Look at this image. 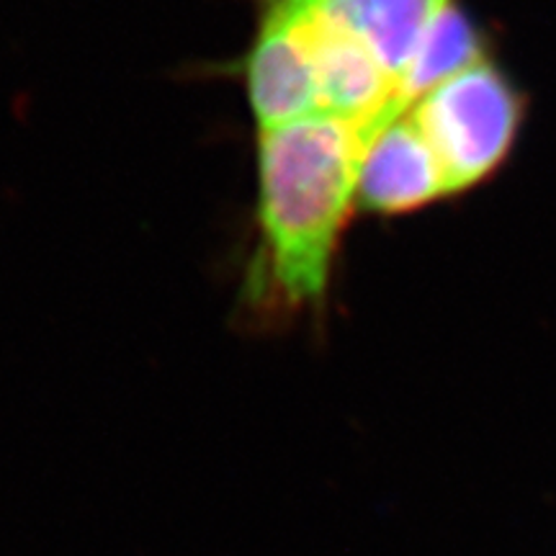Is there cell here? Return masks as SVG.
<instances>
[{
  "mask_svg": "<svg viewBox=\"0 0 556 556\" xmlns=\"http://www.w3.org/2000/svg\"><path fill=\"white\" fill-rule=\"evenodd\" d=\"M486 60V41L479 26L469 18V13L451 3L446 11L433 21L420 47H417L413 62L405 70L400 83V103L409 109L413 103L446 83L464 70L479 65Z\"/></svg>",
  "mask_w": 556,
  "mask_h": 556,
  "instance_id": "8992f818",
  "label": "cell"
},
{
  "mask_svg": "<svg viewBox=\"0 0 556 556\" xmlns=\"http://www.w3.org/2000/svg\"><path fill=\"white\" fill-rule=\"evenodd\" d=\"M526 101L495 62L484 60L420 96L407 116L426 137L448 199L482 186L510 157Z\"/></svg>",
  "mask_w": 556,
  "mask_h": 556,
  "instance_id": "7a4b0ae2",
  "label": "cell"
},
{
  "mask_svg": "<svg viewBox=\"0 0 556 556\" xmlns=\"http://www.w3.org/2000/svg\"><path fill=\"white\" fill-rule=\"evenodd\" d=\"M250 114L258 131L319 116L317 75L307 29L291 5L266 11L242 60Z\"/></svg>",
  "mask_w": 556,
  "mask_h": 556,
  "instance_id": "3957f363",
  "label": "cell"
},
{
  "mask_svg": "<svg viewBox=\"0 0 556 556\" xmlns=\"http://www.w3.org/2000/svg\"><path fill=\"white\" fill-rule=\"evenodd\" d=\"M374 135L366 124L332 116L258 131L255 242L242 283L250 315L294 317L325 307Z\"/></svg>",
  "mask_w": 556,
  "mask_h": 556,
  "instance_id": "6da1fadb",
  "label": "cell"
},
{
  "mask_svg": "<svg viewBox=\"0 0 556 556\" xmlns=\"http://www.w3.org/2000/svg\"><path fill=\"white\" fill-rule=\"evenodd\" d=\"M258 3L266 5V11L276 9V5H283V3H291V0H258Z\"/></svg>",
  "mask_w": 556,
  "mask_h": 556,
  "instance_id": "52a82bcc",
  "label": "cell"
},
{
  "mask_svg": "<svg viewBox=\"0 0 556 556\" xmlns=\"http://www.w3.org/2000/svg\"><path fill=\"white\" fill-rule=\"evenodd\" d=\"M325 21L356 39L400 83L433 21L454 0H307Z\"/></svg>",
  "mask_w": 556,
  "mask_h": 556,
  "instance_id": "5b68a950",
  "label": "cell"
},
{
  "mask_svg": "<svg viewBox=\"0 0 556 556\" xmlns=\"http://www.w3.org/2000/svg\"><path fill=\"white\" fill-rule=\"evenodd\" d=\"M448 199L441 165L407 111L374 135L358 173V208L402 217Z\"/></svg>",
  "mask_w": 556,
  "mask_h": 556,
  "instance_id": "277c9868",
  "label": "cell"
}]
</instances>
